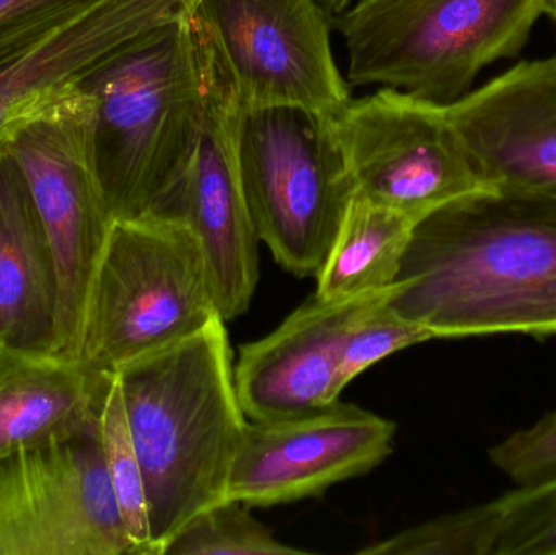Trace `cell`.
I'll return each instance as SVG.
<instances>
[{"mask_svg": "<svg viewBox=\"0 0 556 555\" xmlns=\"http://www.w3.org/2000/svg\"><path fill=\"white\" fill-rule=\"evenodd\" d=\"M388 305L437 339L556 336V201L479 191L431 212Z\"/></svg>", "mask_w": 556, "mask_h": 555, "instance_id": "6da1fadb", "label": "cell"}, {"mask_svg": "<svg viewBox=\"0 0 556 555\" xmlns=\"http://www.w3.org/2000/svg\"><path fill=\"white\" fill-rule=\"evenodd\" d=\"M142 466L153 555L189 520L227 501L248 417L235 384L227 321L114 371Z\"/></svg>", "mask_w": 556, "mask_h": 555, "instance_id": "7a4b0ae2", "label": "cell"}, {"mask_svg": "<svg viewBox=\"0 0 556 555\" xmlns=\"http://www.w3.org/2000/svg\"><path fill=\"white\" fill-rule=\"evenodd\" d=\"M93 100L91 155L111 220L165 215L205 110V51L191 13L137 36L77 81Z\"/></svg>", "mask_w": 556, "mask_h": 555, "instance_id": "3957f363", "label": "cell"}, {"mask_svg": "<svg viewBox=\"0 0 556 555\" xmlns=\"http://www.w3.org/2000/svg\"><path fill=\"white\" fill-rule=\"evenodd\" d=\"M548 0H355L333 16L346 80L447 106L480 72L518 55Z\"/></svg>", "mask_w": 556, "mask_h": 555, "instance_id": "277c9868", "label": "cell"}, {"mask_svg": "<svg viewBox=\"0 0 556 555\" xmlns=\"http://www.w3.org/2000/svg\"><path fill=\"white\" fill-rule=\"evenodd\" d=\"M218 316L204 251L176 217L111 224L91 282L78 361L100 374L195 335Z\"/></svg>", "mask_w": 556, "mask_h": 555, "instance_id": "5b68a950", "label": "cell"}, {"mask_svg": "<svg viewBox=\"0 0 556 555\" xmlns=\"http://www.w3.org/2000/svg\"><path fill=\"white\" fill-rule=\"evenodd\" d=\"M93 100L68 85L29 104L0 130L25 176L59 277L52 354L78 361L91 282L111 220L91 155Z\"/></svg>", "mask_w": 556, "mask_h": 555, "instance_id": "8992f818", "label": "cell"}, {"mask_svg": "<svg viewBox=\"0 0 556 555\" xmlns=\"http://www.w3.org/2000/svg\"><path fill=\"white\" fill-rule=\"evenodd\" d=\"M237 150L257 237L285 270L316 277L355 198L333 117L293 106L243 110Z\"/></svg>", "mask_w": 556, "mask_h": 555, "instance_id": "52a82bcc", "label": "cell"}, {"mask_svg": "<svg viewBox=\"0 0 556 555\" xmlns=\"http://www.w3.org/2000/svg\"><path fill=\"white\" fill-rule=\"evenodd\" d=\"M0 555H132L100 414L0 458Z\"/></svg>", "mask_w": 556, "mask_h": 555, "instance_id": "ba28073f", "label": "cell"}, {"mask_svg": "<svg viewBox=\"0 0 556 555\" xmlns=\"http://www.w3.org/2000/svg\"><path fill=\"white\" fill-rule=\"evenodd\" d=\"M191 15L243 110L293 106L336 117L352 100L333 58V18L319 0H198Z\"/></svg>", "mask_w": 556, "mask_h": 555, "instance_id": "9c48e42d", "label": "cell"}, {"mask_svg": "<svg viewBox=\"0 0 556 555\" xmlns=\"http://www.w3.org/2000/svg\"><path fill=\"white\" fill-rule=\"evenodd\" d=\"M355 195L420 222L464 195L489 191L446 110L381 87L350 100L333 117Z\"/></svg>", "mask_w": 556, "mask_h": 555, "instance_id": "30bf717a", "label": "cell"}, {"mask_svg": "<svg viewBox=\"0 0 556 555\" xmlns=\"http://www.w3.org/2000/svg\"><path fill=\"white\" fill-rule=\"evenodd\" d=\"M195 23V22H194ZM205 51V110L185 181L163 217L181 218L204 251L218 315L225 321L250 308L260 282V237L238 165L241 106L214 46L199 28Z\"/></svg>", "mask_w": 556, "mask_h": 555, "instance_id": "8fae6325", "label": "cell"}, {"mask_svg": "<svg viewBox=\"0 0 556 555\" xmlns=\"http://www.w3.org/2000/svg\"><path fill=\"white\" fill-rule=\"evenodd\" d=\"M395 432L392 420L340 400L300 416L248 420L227 501L266 508L319 497L381 465Z\"/></svg>", "mask_w": 556, "mask_h": 555, "instance_id": "7c38bea8", "label": "cell"}, {"mask_svg": "<svg viewBox=\"0 0 556 555\" xmlns=\"http://www.w3.org/2000/svg\"><path fill=\"white\" fill-rule=\"evenodd\" d=\"M444 110L489 191L556 201V55L519 62Z\"/></svg>", "mask_w": 556, "mask_h": 555, "instance_id": "4fadbf2b", "label": "cell"}, {"mask_svg": "<svg viewBox=\"0 0 556 555\" xmlns=\"http://www.w3.org/2000/svg\"><path fill=\"white\" fill-rule=\"evenodd\" d=\"M389 290L343 302L313 293L276 331L244 344L235 365V384L248 420L285 419L339 401L346 336Z\"/></svg>", "mask_w": 556, "mask_h": 555, "instance_id": "5bb4252c", "label": "cell"}, {"mask_svg": "<svg viewBox=\"0 0 556 555\" xmlns=\"http://www.w3.org/2000/svg\"><path fill=\"white\" fill-rule=\"evenodd\" d=\"M198 0H100L0 55V130L29 104L77 84L149 29L194 10Z\"/></svg>", "mask_w": 556, "mask_h": 555, "instance_id": "9a60e30c", "label": "cell"}, {"mask_svg": "<svg viewBox=\"0 0 556 555\" xmlns=\"http://www.w3.org/2000/svg\"><path fill=\"white\" fill-rule=\"evenodd\" d=\"M58 303L45 225L22 169L0 143V344L52 354Z\"/></svg>", "mask_w": 556, "mask_h": 555, "instance_id": "2e32d148", "label": "cell"}, {"mask_svg": "<svg viewBox=\"0 0 556 555\" xmlns=\"http://www.w3.org/2000/svg\"><path fill=\"white\" fill-rule=\"evenodd\" d=\"M110 380L80 361L0 344V458L97 417Z\"/></svg>", "mask_w": 556, "mask_h": 555, "instance_id": "e0dca14e", "label": "cell"}, {"mask_svg": "<svg viewBox=\"0 0 556 555\" xmlns=\"http://www.w3.org/2000/svg\"><path fill=\"white\" fill-rule=\"evenodd\" d=\"M417 224L402 212L355 195L317 273L314 293L343 302L391 289Z\"/></svg>", "mask_w": 556, "mask_h": 555, "instance_id": "ac0fdd59", "label": "cell"}, {"mask_svg": "<svg viewBox=\"0 0 556 555\" xmlns=\"http://www.w3.org/2000/svg\"><path fill=\"white\" fill-rule=\"evenodd\" d=\"M100 436L108 476L119 505L132 555H153L142 466L134 446L119 378L111 374L100 409Z\"/></svg>", "mask_w": 556, "mask_h": 555, "instance_id": "d6986e66", "label": "cell"}, {"mask_svg": "<svg viewBox=\"0 0 556 555\" xmlns=\"http://www.w3.org/2000/svg\"><path fill=\"white\" fill-rule=\"evenodd\" d=\"M502 497L431 518L358 551L362 555H495Z\"/></svg>", "mask_w": 556, "mask_h": 555, "instance_id": "ffe728a7", "label": "cell"}, {"mask_svg": "<svg viewBox=\"0 0 556 555\" xmlns=\"http://www.w3.org/2000/svg\"><path fill=\"white\" fill-rule=\"evenodd\" d=\"M253 508L224 501L205 508L173 537L163 555H303L287 546L251 514Z\"/></svg>", "mask_w": 556, "mask_h": 555, "instance_id": "44dd1931", "label": "cell"}, {"mask_svg": "<svg viewBox=\"0 0 556 555\" xmlns=\"http://www.w3.org/2000/svg\"><path fill=\"white\" fill-rule=\"evenodd\" d=\"M389 293L372 303L346 336L337 380L340 393L363 371L389 355L437 339L430 329L395 313L388 305Z\"/></svg>", "mask_w": 556, "mask_h": 555, "instance_id": "7402d4cb", "label": "cell"}, {"mask_svg": "<svg viewBox=\"0 0 556 555\" xmlns=\"http://www.w3.org/2000/svg\"><path fill=\"white\" fill-rule=\"evenodd\" d=\"M495 555H556V476L502 495Z\"/></svg>", "mask_w": 556, "mask_h": 555, "instance_id": "603a6c76", "label": "cell"}, {"mask_svg": "<svg viewBox=\"0 0 556 555\" xmlns=\"http://www.w3.org/2000/svg\"><path fill=\"white\" fill-rule=\"evenodd\" d=\"M490 463L516 485L556 476V411L534 426L516 430L489 452Z\"/></svg>", "mask_w": 556, "mask_h": 555, "instance_id": "cb8c5ba5", "label": "cell"}, {"mask_svg": "<svg viewBox=\"0 0 556 555\" xmlns=\"http://www.w3.org/2000/svg\"><path fill=\"white\" fill-rule=\"evenodd\" d=\"M100 0H0V55Z\"/></svg>", "mask_w": 556, "mask_h": 555, "instance_id": "d4e9b609", "label": "cell"}, {"mask_svg": "<svg viewBox=\"0 0 556 555\" xmlns=\"http://www.w3.org/2000/svg\"><path fill=\"white\" fill-rule=\"evenodd\" d=\"M319 2L333 18V16L340 15L346 7L352 5L355 0H319Z\"/></svg>", "mask_w": 556, "mask_h": 555, "instance_id": "484cf974", "label": "cell"}, {"mask_svg": "<svg viewBox=\"0 0 556 555\" xmlns=\"http://www.w3.org/2000/svg\"><path fill=\"white\" fill-rule=\"evenodd\" d=\"M547 13L552 16L556 25V0H548L547 3Z\"/></svg>", "mask_w": 556, "mask_h": 555, "instance_id": "4316f807", "label": "cell"}]
</instances>
